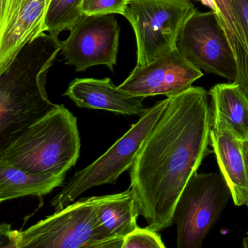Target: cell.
Wrapping results in <instances>:
<instances>
[{
  "mask_svg": "<svg viewBox=\"0 0 248 248\" xmlns=\"http://www.w3.org/2000/svg\"><path fill=\"white\" fill-rule=\"evenodd\" d=\"M230 197V190L221 173L194 174L174 212L177 248H201Z\"/></svg>",
  "mask_w": 248,
  "mask_h": 248,
  "instance_id": "52a82bcc",
  "label": "cell"
},
{
  "mask_svg": "<svg viewBox=\"0 0 248 248\" xmlns=\"http://www.w3.org/2000/svg\"><path fill=\"white\" fill-rule=\"evenodd\" d=\"M243 150L245 154V160H246L247 166L248 170V140L243 141Z\"/></svg>",
  "mask_w": 248,
  "mask_h": 248,
  "instance_id": "603a6c76",
  "label": "cell"
},
{
  "mask_svg": "<svg viewBox=\"0 0 248 248\" xmlns=\"http://www.w3.org/2000/svg\"><path fill=\"white\" fill-rule=\"evenodd\" d=\"M98 215L107 233L124 239L137 227L139 205L131 188L117 194L98 197Z\"/></svg>",
  "mask_w": 248,
  "mask_h": 248,
  "instance_id": "2e32d148",
  "label": "cell"
},
{
  "mask_svg": "<svg viewBox=\"0 0 248 248\" xmlns=\"http://www.w3.org/2000/svg\"><path fill=\"white\" fill-rule=\"evenodd\" d=\"M178 50L162 55L149 64L136 66L119 88L136 96H172L192 86L203 76Z\"/></svg>",
  "mask_w": 248,
  "mask_h": 248,
  "instance_id": "30bf717a",
  "label": "cell"
},
{
  "mask_svg": "<svg viewBox=\"0 0 248 248\" xmlns=\"http://www.w3.org/2000/svg\"><path fill=\"white\" fill-rule=\"evenodd\" d=\"M62 49L59 38L43 32L0 72V149L57 105L49 99L46 83Z\"/></svg>",
  "mask_w": 248,
  "mask_h": 248,
  "instance_id": "7a4b0ae2",
  "label": "cell"
},
{
  "mask_svg": "<svg viewBox=\"0 0 248 248\" xmlns=\"http://www.w3.org/2000/svg\"><path fill=\"white\" fill-rule=\"evenodd\" d=\"M52 0H13L0 27V72L29 42L46 31L45 19Z\"/></svg>",
  "mask_w": 248,
  "mask_h": 248,
  "instance_id": "8fae6325",
  "label": "cell"
},
{
  "mask_svg": "<svg viewBox=\"0 0 248 248\" xmlns=\"http://www.w3.org/2000/svg\"><path fill=\"white\" fill-rule=\"evenodd\" d=\"M214 12L226 33L238 64L236 82L245 91L248 82V53L243 32L232 0H211Z\"/></svg>",
  "mask_w": 248,
  "mask_h": 248,
  "instance_id": "e0dca14e",
  "label": "cell"
},
{
  "mask_svg": "<svg viewBox=\"0 0 248 248\" xmlns=\"http://www.w3.org/2000/svg\"><path fill=\"white\" fill-rule=\"evenodd\" d=\"M213 125L230 129L241 140H248V98L236 82L217 84L209 91Z\"/></svg>",
  "mask_w": 248,
  "mask_h": 248,
  "instance_id": "5bb4252c",
  "label": "cell"
},
{
  "mask_svg": "<svg viewBox=\"0 0 248 248\" xmlns=\"http://www.w3.org/2000/svg\"><path fill=\"white\" fill-rule=\"evenodd\" d=\"M165 245L156 231L146 228H136L123 239L122 248H165Z\"/></svg>",
  "mask_w": 248,
  "mask_h": 248,
  "instance_id": "d6986e66",
  "label": "cell"
},
{
  "mask_svg": "<svg viewBox=\"0 0 248 248\" xmlns=\"http://www.w3.org/2000/svg\"><path fill=\"white\" fill-rule=\"evenodd\" d=\"M176 47L202 71L236 82L237 62L214 11L196 10L183 27Z\"/></svg>",
  "mask_w": 248,
  "mask_h": 248,
  "instance_id": "ba28073f",
  "label": "cell"
},
{
  "mask_svg": "<svg viewBox=\"0 0 248 248\" xmlns=\"http://www.w3.org/2000/svg\"><path fill=\"white\" fill-rule=\"evenodd\" d=\"M67 173L26 172L12 166H0V202L19 197H43L63 186Z\"/></svg>",
  "mask_w": 248,
  "mask_h": 248,
  "instance_id": "9a60e30c",
  "label": "cell"
},
{
  "mask_svg": "<svg viewBox=\"0 0 248 248\" xmlns=\"http://www.w3.org/2000/svg\"><path fill=\"white\" fill-rule=\"evenodd\" d=\"M242 246H243L244 248H248V232H247L246 236H245V237L243 239Z\"/></svg>",
  "mask_w": 248,
  "mask_h": 248,
  "instance_id": "cb8c5ba5",
  "label": "cell"
},
{
  "mask_svg": "<svg viewBox=\"0 0 248 248\" xmlns=\"http://www.w3.org/2000/svg\"><path fill=\"white\" fill-rule=\"evenodd\" d=\"M168 101L169 98L167 97L148 108L137 123L132 124L130 130L104 155L78 171L51 200L55 211L64 208L93 187L116 184L120 175L133 166L140 148L162 117Z\"/></svg>",
  "mask_w": 248,
  "mask_h": 248,
  "instance_id": "5b68a950",
  "label": "cell"
},
{
  "mask_svg": "<svg viewBox=\"0 0 248 248\" xmlns=\"http://www.w3.org/2000/svg\"><path fill=\"white\" fill-rule=\"evenodd\" d=\"M9 0H0V24L5 21L8 12Z\"/></svg>",
  "mask_w": 248,
  "mask_h": 248,
  "instance_id": "7402d4cb",
  "label": "cell"
},
{
  "mask_svg": "<svg viewBox=\"0 0 248 248\" xmlns=\"http://www.w3.org/2000/svg\"><path fill=\"white\" fill-rule=\"evenodd\" d=\"M12 2H13V0H9V4H8V12H7L6 17H5V21H4L2 23V24H0V27H1V26L3 25L4 23H5V20H6L7 16H8V11H9L10 7H11V3H12Z\"/></svg>",
  "mask_w": 248,
  "mask_h": 248,
  "instance_id": "d4e9b609",
  "label": "cell"
},
{
  "mask_svg": "<svg viewBox=\"0 0 248 248\" xmlns=\"http://www.w3.org/2000/svg\"><path fill=\"white\" fill-rule=\"evenodd\" d=\"M65 96L80 108L104 110L125 116H142L148 108L145 98L136 96L116 86L110 78L75 79Z\"/></svg>",
  "mask_w": 248,
  "mask_h": 248,
  "instance_id": "7c38bea8",
  "label": "cell"
},
{
  "mask_svg": "<svg viewBox=\"0 0 248 248\" xmlns=\"http://www.w3.org/2000/svg\"><path fill=\"white\" fill-rule=\"evenodd\" d=\"M127 0H83L82 11L83 15L123 16Z\"/></svg>",
  "mask_w": 248,
  "mask_h": 248,
  "instance_id": "ffe728a7",
  "label": "cell"
},
{
  "mask_svg": "<svg viewBox=\"0 0 248 248\" xmlns=\"http://www.w3.org/2000/svg\"><path fill=\"white\" fill-rule=\"evenodd\" d=\"M210 95L201 87L168 97L162 117L130 168V186L140 215L159 232L173 224L183 190L211 153L213 114Z\"/></svg>",
  "mask_w": 248,
  "mask_h": 248,
  "instance_id": "6da1fadb",
  "label": "cell"
},
{
  "mask_svg": "<svg viewBox=\"0 0 248 248\" xmlns=\"http://www.w3.org/2000/svg\"><path fill=\"white\" fill-rule=\"evenodd\" d=\"M0 233L1 248H122L123 242L103 226L98 197L79 199L23 231L3 223Z\"/></svg>",
  "mask_w": 248,
  "mask_h": 248,
  "instance_id": "277c9868",
  "label": "cell"
},
{
  "mask_svg": "<svg viewBox=\"0 0 248 248\" xmlns=\"http://www.w3.org/2000/svg\"><path fill=\"white\" fill-rule=\"evenodd\" d=\"M80 150L76 117L63 104H57L0 149V166L32 173H67L78 162Z\"/></svg>",
  "mask_w": 248,
  "mask_h": 248,
  "instance_id": "3957f363",
  "label": "cell"
},
{
  "mask_svg": "<svg viewBox=\"0 0 248 248\" xmlns=\"http://www.w3.org/2000/svg\"><path fill=\"white\" fill-rule=\"evenodd\" d=\"M233 6L243 32L247 50L248 53V0H232ZM248 98V82L245 89Z\"/></svg>",
  "mask_w": 248,
  "mask_h": 248,
  "instance_id": "44dd1931",
  "label": "cell"
},
{
  "mask_svg": "<svg viewBox=\"0 0 248 248\" xmlns=\"http://www.w3.org/2000/svg\"><path fill=\"white\" fill-rule=\"evenodd\" d=\"M83 0H52L45 19L46 31L59 38L62 31L69 30L81 17Z\"/></svg>",
  "mask_w": 248,
  "mask_h": 248,
  "instance_id": "ac0fdd59",
  "label": "cell"
},
{
  "mask_svg": "<svg viewBox=\"0 0 248 248\" xmlns=\"http://www.w3.org/2000/svg\"><path fill=\"white\" fill-rule=\"evenodd\" d=\"M120 27L114 14L82 16L62 41L61 54L77 72L92 66L114 70L119 50Z\"/></svg>",
  "mask_w": 248,
  "mask_h": 248,
  "instance_id": "9c48e42d",
  "label": "cell"
},
{
  "mask_svg": "<svg viewBox=\"0 0 248 248\" xmlns=\"http://www.w3.org/2000/svg\"><path fill=\"white\" fill-rule=\"evenodd\" d=\"M196 10L190 0H127L123 16L135 33L136 66L177 50L180 32Z\"/></svg>",
  "mask_w": 248,
  "mask_h": 248,
  "instance_id": "8992f818",
  "label": "cell"
},
{
  "mask_svg": "<svg viewBox=\"0 0 248 248\" xmlns=\"http://www.w3.org/2000/svg\"><path fill=\"white\" fill-rule=\"evenodd\" d=\"M210 146L235 205L248 206V170L243 141L228 127L213 125Z\"/></svg>",
  "mask_w": 248,
  "mask_h": 248,
  "instance_id": "4fadbf2b",
  "label": "cell"
}]
</instances>
